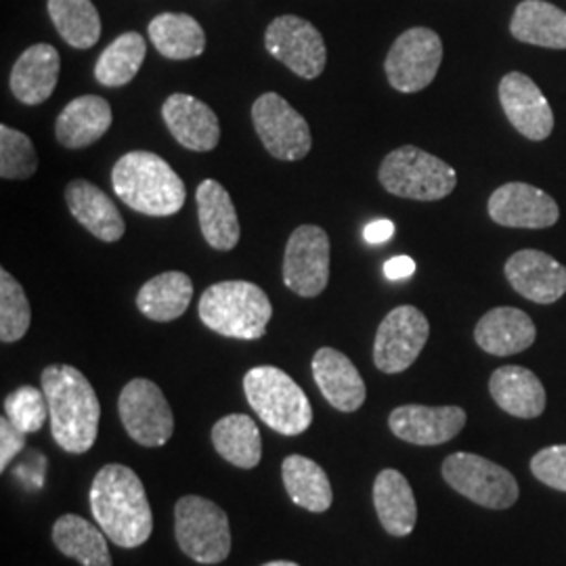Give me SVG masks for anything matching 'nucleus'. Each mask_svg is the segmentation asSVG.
I'll list each match as a JSON object with an SVG mask.
<instances>
[{
    "label": "nucleus",
    "mask_w": 566,
    "mask_h": 566,
    "mask_svg": "<svg viewBox=\"0 0 566 566\" xmlns=\"http://www.w3.org/2000/svg\"><path fill=\"white\" fill-rule=\"evenodd\" d=\"M374 506L386 533L395 537H405L416 528L418 523L416 495L399 470L386 468L376 476Z\"/></svg>",
    "instance_id": "obj_27"
},
{
    "label": "nucleus",
    "mask_w": 566,
    "mask_h": 566,
    "mask_svg": "<svg viewBox=\"0 0 566 566\" xmlns=\"http://www.w3.org/2000/svg\"><path fill=\"white\" fill-rule=\"evenodd\" d=\"M175 535L182 552L200 565H219L231 552V528L221 506L185 495L175 506Z\"/></svg>",
    "instance_id": "obj_7"
},
{
    "label": "nucleus",
    "mask_w": 566,
    "mask_h": 566,
    "mask_svg": "<svg viewBox=\"0 0 566 566\" xmlns=\"http://www.w3.org/2000/svg\"><path fill=\"white\" fill-rule=\"evenodd\" d=\"M443 479L465 500L489 507L506 510L516 504L521 491L504 465L495 464L476 453H453L443 462Z\"/></svg>",
    "instance_id": "obj_8"
},
{
    "label": "nucleus",
    "mask_w": 566,
    "mask_h": 566,
    "mask_svg": "<svg viewBox=\"0 0 566 566\" xmlns=\"http://www.w3.org/2000/svg\"><path fill=\"white\" fill-rule=\"evenodd\" d=\"M264 46L304 81H315L324 74L327 49L322 32L311 21L296 15L271 21L264 32Z\"/></svg>",
    "instance_id": "obj_12"
},
{
    "label": "nucleus",
    "mask_w": 566,
    "mask_h": 566,
    "mask_svg": "<svg viewBox=\"0 0 566 566\" xmlns=\"http://www.w3.org/2000/svg\"><path fill=\"white\" fill-rule=\"evenodd\" d=\"M212 446L229 464L243 470L256 468L263 458L261 430L245 413L224 416L212 426Z\"/></svg>",
    "instance_id": "obj_31"
},
{
    "label": "nucleus",
    "mask_w": 566,
    "mask_h": 566,
    "mask_svg": "<svg viewBox=\"0 0 566 566\" xmlns=\"http://www.w3.org/2000/svg\"><path fill=\"white\" fill-rule=\"evenodd\" d=\"M116 196L145 217H172L187 200V189L175 168L151 151H130L114 164Z\"/></svg>",
    "instance_id": "obj_3"
},
{
    "label": "nucleus",
    "mask_w": 566,
    "mask_h": 566,
    "mask_svg": "<svg viewBox=\"0 0 566 566\" xmlns=\"http://www.w3.org/2000/svg\"><path fill=\"white\" fill-rule=\"evenodd\" d=\"M25 447V432L11 424L7 416L0 418V472L13 462V458Z\"/></svg>",
    "instance_id": "obj_40"
},
{
    "label": "nucleus",
    "mask_w": 566,
    "mask_h": 566,
    "mask_svg": "<svg viewBox=\"0 0 566 566\" xmlns=\"http://www.w3.org/2000/svg\"><path fill=\"white\" fill-rule=\"evenodd\" d=\"M329 282V238L317 224H301L283 254V283L303 298H315Z\"/></svg>",
    "instance_id": "obj_14"
},
{
    "label": "nucleus",
    "mask_w": 566,
    "mask_h": 566,
    "mask_svg": "<svg viewBox=\"0 0 566 566\" xmlns=\"http://www.w3.org/2000/svg\"><path fill=\"white\" fill-rule=\"evenodd\" d=\"M53 544L63 556L74 558L82 566H112L107 535L102 526L76 514H63L55 521Z\"/></svg>",
    "instance_id": "obj_30"
},
{
    "label": "nucleus",
    "mask_w": 566,
    "mask_h": 566,
    "mask_svg": "<svg viewBox=\"0 0 566 566\" xmlns=\"http://www.w3.org/2000/svg\"><path fill=\"white\" fill-rule=\"evenodd\" d=\"M49 18L74 49H91L102 39V18L91 0H49Z\"/></svg>",
    "instance_id": "obj_34"
},
{
    "label": "nucleus",
    "mask_w": 566,
    "mask_h": 566,
    "mask_svg": "<svg viewBox=\"0 0 566 566\" xmlns=\"http://www.w3.org/2000/svg\"><path fill=\"white\" fill-rule=\"evenodd\" d=\"M147 55V42L139 32H126L112 42L95 63V81L120 88L135 81Z\"/></svg>",
    "instance_id": "obj_35"
},
{
    "label": "nucleus",
    "mask_w": 566,
    "mask_h": 566,
    "mask_svg": "<svg viewBox=\"0 0 566 566\" xmlns=\"http://www.w3.org/2000/svg\"><path fill=\"white\" fill-rule=\"evenodd\" d=\"M39 170V154L32 139L7 124L0 126V177L25 181Z\"/></svg>",
    "instance_id": "obj_37"
},
{
    "label": "nucleus",
    "mask_w": 566,
    "mask_h": 566,
    "mask_svg": "<svg viewBox=\"0 0 566 566\" xmlns=\"http://www.w3.org/2000/svg\"><path fill=\"white\" fill-rule=\"evenodd\" d=\"M118 413L128 437L143 447H163L175 432V416L160 386L135 378L122 388Z\"/></svg>",
    "instance_id": "obj_11"
},
{
    "label": "nucleus",
    "mask_w": 566,
    "mask_h": 566,
    "mask_svg": "<svg viewBox=\"0 0 566 566\" xmlns=\"http://www.w3.org/2000/svg\"><path fill=\"white\" fill-rule=\"evenodd\" d=\"M196 202L203 240L219 252H231L240 243L242 231L229 191L221 182L206 179L196 191Z\"/></svg>",
    "instance_id": "obj_25"
},
{
    "label": "nucleus",
    "mask_w": 566,
    "mask_h": 566,
    "mask_svg": "<svg viewBox=\"0 0 566 566\" xmlns=\"http://www.w3.org/2000/svg\"><path fill=\"white\" fill-rule=\"evenodd\" d=\"M95 523L116 546L133 549L151 537L154 514L142 479L124 464L103 465L91 485Z\"/></svg>",
    "instance_id": "obj_1"
},
{
    "label": "nucleus",
    "mask_w": 566,
    "mask_h": 566,
    "mask_svg": "<svg viewBox=\"0 0 566 566\" xmlns=\"http://www.w3.org/2000/svg\"><path fill=\"white\" fill-rule=\"evenodd\" d=\"M65 203L72 217L102 242H118L126 224L112 198L86 179H76L65 187Z\"/></svg>",
    "instance_id": "obj_22"
},
{
    "label": "nucleus",
    "mask_w": 566,
    "mask_h": 566,
    "mask_svg": "<svg viewBox=\"0 0 566 566\" xmlns=\"http://www.w3.org/2000/svg\"><path fill=\"white\" fill-rule=\"evenodd\" d=\"M206 327L235 340H261L273 317V304L256 283L221 282L206 287L198 304Z\"/></svg>",
    "instance_id": "obj_4"
},
{
    "label": "nucleus",
    "mask_w": 566,
    "mask_h": 566,
    "mask_svg": "<svg viewBox=\"0 0 566 566\" xmlns=\"http://www.w3.org/2000/svg\"><path fill=\"white\" fill-rule=\"evenodd\" d=\"M493 223L512 229H547L560 219V208L552 196L528 182H506L489 198Z\"/></svg>",
    "instance_id": "obj_15"
},
{
    "label": "nucleus",
    "mask_w": 566,
    "mask_h": 566,
    "mask_svg": "<svg viewBox=\"0 0 566 566\" xmlns=\"http://www.w3.org/2000/svg\"><path fill=\"white\" fill-rule=\"evenodd\" d=\"M441 61V36L430 28H411L390 46L385 61L386 78L399 93H420L437 78Z\"/></svg>",
    "instance_id": "obj_9"
},
{
    "label": "nucleus",
    "mask_w": 566,
    "mask_h": 566,
    "mask_svg": "<svg viewBox=\"0 0 566 566\" xmlns=\"http://www.w3.org/2000/svg\"><path fill=\"white\" fill-rule=\"evenodd\" d=\"M193 298V282L181 271H166L143 283L137 306L151 322H175L189 308Z\"/></svg>",
    "instance_id": "obj_29"
},
{
    "label": "nucleus",
    "mask_w": 566,
    "mask_h": 566,
    "mask_svg": "<svg viewBox=\"0 0 566 566\" xmlns=\"http://www.w3.org/2000/svg\"><path fill=\"white\" fill-rule=\"evenodd\" d=\"M378 179L388 193L418 202L443 200L458 185V175L446 160L413 145L390 151L380 164Z\"/></svg>",
    "instance_id": "obj_6"
},
{
    "label": "nucleus",
    "mask_w": 566,
    "mask_h": 566,
    "mask_svg": "<svg viewBox=\"0 0 566 566\" xmlns=\"http://www.w3.org/2000/svg\"><path fill=\"white\" fill-rule=\"evenodd\" d=\"M41 386L55 443L67 453H86L99 432L102 405L93 385L74 365L55 364L42 369Z\"/></svg>",
    "instance_id": "obj_2"
},
{
    "label": "nucleus",
    "mask_w": 566,
    "mask_h": 566,
    "mask_svg": "<svg viewBox=\"0 0 566 566\" xmlns=\"http://www.w3.org/2000/svg\"><path fill=\"white\" fill-rule=\"evenodd\" d=\"M263 566H301L296 565V563H290V560H273V563H266Z\"/></svg>",
    "instance_id": "obj_43"
},
{
    "label": "nucleus",
    "mask_w": 566,
    "mask_h": 566,
    "mask_svg": "<svg viewBox=\"0 0 566 566\" xmlns=\"http://www.w3.org/2000/svg\"><path fill=\"white\" fill-rule=\"evenodd\" d=\"M537 329L525 311L514 306L491 308L474 327L476 344L495 357L518 355L535 343Z\"/></svg>",
    "instance_id": "obj_23"
},
{
    "label": "nucleus",
    "mask_w": 566,
    "mask_h": 566,
    "mask_svg": "<svg viewBox=\"0 0 566 566\" xmlns=\"http://www.w3.org/2000/svg\"><path fill=\"white\" fill-rule=\"evenodd\" d=\"M114 122L112 105L99 95H82L61 109L55 137L67 149H84L99 142Z\"/></svg>",
    "instance_id": "obj_26"
},
{
    "label": "nucleus",
    "mask_w": 566,
    "mask_h": 566,
    "mask_svg": "<svg viewBox=\"0 0 566 566\" xmlns=\"http://www.w3.org/2000/svg\"><path fill=\"white\" fill-rule=\"evenodd\" d=\"M430 336L424 313L411 304L392 308L376 332L374 364L385 374H401L416 364Z\"/></svg>",
    "instance_id": "obj_13"
},
{
    "label": "nucleus",
    "mask_w": 566,
    "mask_h": 566,
    "mask_svg": "<svg viewBox=\"0 0 566 566\" xmlns=\"http://www.w3.org/2000/svg\"><path fill=\"white\" fill-rule=\"evenodd\" d=\"M500 103L510 124L528 142H546L554 130V114L542 88L521 72L500 82Z\"/></svg>",
    "instance_id": "obj_17"
},
{
    "label": "nucleus",
    "mask_w": 566,
    "mask_h": 566,
    "mask_svg": "<svg viewBox=\"0 0 566 566\" xmlns=\"http://www.w3.org/2000/svg\"><path fill=\"white\" fill-rule=\"evenodd\" d=\"M147 32L156 51L166 60H193L206 49L202 25L187 13H160L151 20Z\"/></svg>",
    "instance_id": "obj_33"
},
{
    "label": "nucleus",
    "mask_w": 566,
    "mask_h": 566,
    "mask_svg": "<svg viewBox=\"0 0 566 566\" xmlns=\"http://www.w3.org/2000/svg\"><path fill=\"white\" fill-rule=\"evenodd\" d=\"M533 476L556 491H566V446H552L531 460Z\"/></svg>",
    "instance_id": "obj_39"
},
{
    "label": "nucleus",
    "mask_w": 566,
    "mask_h": 566,
    "mask_svg": "<svg viewBox=\"0 0 566 566\" xmlns=\"http://www.w3.org/2000/svg\"><path fill=\"white\" fill-rule=\"evenodd\" d=\"M243 392L256 416L280 434L298 437L313 424L308 397L280 367H252L243 376Z\"/></svg>",
    "instance_id": "obj_5"
},
{
    "label": "nucleus",
    "mask_w": 566,
    "mask_h": 566,
    "mask_svg": "<svg viewBox=\"0 0 566 566\" xmlns=\"http://www.w3.org/2000/svg\"><path fill=\"white\" fill-rule=\"evenodd\" d=\"M32 324V311L21 283L7 271H0V340H21Z\"/></svg>",
    "instance_id": "obj_36"
},
{
    "label": "nucleus",
    "mask_w": 566,
    "mask_h": 566,
    "mask_svg": "<svg viewBox=\"0 0 566 566\" xmlns=\"http://www.w3.org/2000/svg\"><path fill=\"white\" fill-rule=\"evenodd\" d=\"M510 32L516 41L563 51L566 49V13L546 0H523L514 11Z\"/></svg>",
    "instance_id": "obj_28"
},
{
    "label": "nucleus",
    "mask_w": 566,
    "mask_h": 566,
    "mask_svg": "<svg viewBox=\"0 0 566 566\" xmlns=\"http://www.w3.org/2000/svg\"><path fill=\"white\" fill-rule=\"evenodd\" d=\"M163 118L170 135L191 151H212L221 142V122L210 105L193 95L175 93L163 105Z\"/></svg>",
    "instance_id": "obj_19"
},
{
    "label": "nucleus",
    "mask_w": 566,
    "mask_h": 566,
    "mask_svg": "<svg viewBox=\"0 0 566 566\" xmlns=\"http://www.w3.org/2000/svg\"><path fill=\"white\" fill-rule=\"evenodd\" d=\"M510 285L537 304H552L566 294V266L539 250H521L506 263Z\"/></svg>",
    "instance_id": "obj_18"
},
{
    "label": "nucleus",
    "mask_w": 566,
    "mask_h": 566,
    "mask_svg": "<svg viewBox=\"0 0 566 566\" xmlns=\"http://www.w3.org/2000/svg\"><path fill=\"white\" fill-rule=\"evenodd\" d=\"M252 122L264 149L283 163L304 160L313 147L311 128L277 93H264L252 105Z\"/></svg>",
    "instance_id": "obj_10"
},
{
    "label": "nucleus",
    "mask_w": 566,
    "mask_h": 566,
    "mask_svg": "<svg viewBox=\"0 0 566 566\" xmlns=\"http://www.w3.org/2000/svg\"><path fill=\"white\" fill-rule=\"evenodd\" d=\"M413 273H416V263L409 256H395V259H390V261L385 263V275L390 282L405 280V277H409Z\"/></svg>",
    "instance_id": "obj_42"
},
{
    "label": "nucleus",
    "mask_w": 566,
    "mask_h": 566,
    "mask_svg": "<svg viewBox=\"0 0 566 566\" xmlns=\"http://www.w3.org/2000/svg\"><path fill=\"white\" fill-rule=\"evenodd\" d=\"M465 416L462 407H426V405H403L397 407L388 426L397 439L420 447L443 446L455 439L464 430Z\"/></svg>",
    "instance_id": "obj_16"
},
{
    "label": "nucleus",
    "mask_w": 566,
    "mask_h": 566,
    "mask_svg": "<svg viewBox=\"0 0 566 566\" xmlns=\"http://www.w3.org/2000/svg\"><path fill=\"white\" fill-rule=\"evenodd\" d=\"M4 416L25 434L39 432L49 418V403L42 388L25 385L9 392L4 399Z\"/></svg>",
    "instance_id": "obj_38"
},
{
    "label": "nucleus",
    "mask_w": 566,
    "mask_h": 566,
    "mask_svg": "<svg viewBox=\"0 0 566 566\" xmlns=\"http://www.w3.org/2000/svg\"><path fill=\"white\" fill-rule=\"evenodd\" d=\"M313 378L319 386L325 401L338 411L353 413L365 403L367 388L359 369L336 348L324 346L315 353Z\"/></svg>",
    "instance_id": "obj_20"
},
{
    "label": "nucleus",
    "mask_w": 566,
    "mask_h": 566,
    "mask_svg": "<svg viewBox=\"0 0 566 566\" xmlns=\"http://www.w3.org/2000/svg\"><path fill=\"white\" fill-rule=\"evenodd\" d=\"M395 235V223L388 219H380L374 223L367 224L364 229V240L371 245L376 243H385Z\"/></svg>",
    "instance_id": "obj_41"
},
{
    "label": "nucleus",
    "mask_w": 566,
    "mask_h": 566,
    "mask_svg": "<svg viewBox=\"0 0 566 566\" xmlns=\"http://www.w3.org/2000/svg\"><path fill=\"white\" fill-rule=\"evenodd\" d=\"M489 390L497 407L523 420L539 418L546 409V388L542 380L526 367L506 365L493 371Z\"/></svg>",
    "instance_id": "obj_24"
},
{
    "label": "nucleus",
    "mask_w": 566,
    "mask_h": 566,
    "mask_svg": "<svg viewBox=\"0 0 566 566\" xmlns=\"http://www.w3.org/2000/svg\"><path fill=\"white\" fill-rule=\"evenodd\" d=\"M60 51L53 44H32L15 61L9 86L23 105H41L49 102L60 82Z\"/></svg>",
    "instance_id": "obj_21"
},
{
    "label": "nucleus",
    "mask_w": 566,
    "mask_h": 566,
    "mask_svg": "<svg viewBox=\"0 0 566 566\" xmlns=\"http://www.w3.org/2000/svg\"><path fill=\"white\" fill-rule=\"evenodd\" d=\"M283 486L296 506L322 514L332 507L334 493L324 468L304 458L287 455L282 464Z\"/></svg>",
    "instance_id": "obj_32"
}]
</instances>
